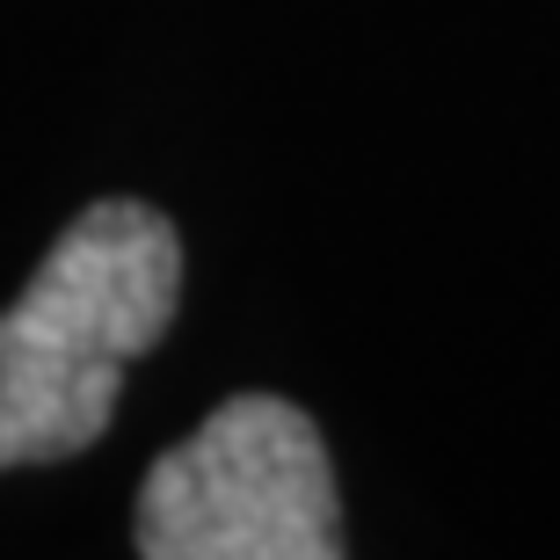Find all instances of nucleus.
Listing matches in <instances>:
<instances>
[{
	"label": "nucleus",
	"mask_w": 560,
	"mask_h": 560,
	"mask_svg": "<svg viewBox=\"0 0 560 560\" xmlns=\"http://www.w3.org/2000/svg\"><path fill=\"white\" fill-rule=\"evenodd\" d=\"M131 546L145 560H335L342 502L320 430L277 394L226 400L153 458Z\"/></svg>",
	"instance_id": "2"
},
{
	"label": "nucleus",
	"mask_w": 560,
	"mask_h": 560,
	"mask_svg": "<svg viewBox=\"0 0 560 560\" xmlns=\"http://www.w3.org/2000/svg\"><path fill=\"white\" fill-rule=\"evenodd\" d=\"M183 306V241L153 205H88L0 313V474L59 466L117 416L125 372Z\"/></svg>",
	"instance_id": "1"
}]
</instances>
